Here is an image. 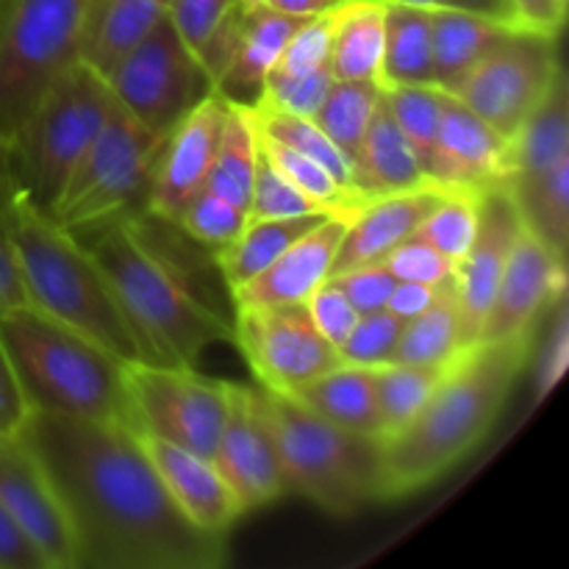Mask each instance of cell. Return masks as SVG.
Wrapping results in <instances>:
<instances>
[{"mask_svg": "<svg viewBox=\"0 0 569 569\" xmlns=\"http://www.w3.org/2000/svg\"><path fill=\"white\" fill-rule=\"evenodd\" d=\"M259 139V137H256ZM306 214H333L322 209L320 203L300 192L281 170L272 167V161L261 153L256 159L253 189H250L248 220H276V217H306Z\"/></svg>", "mask_w": 569, "mask_h": 569, "instance_id": "41", "label": "cell"}, {"mask_svg": "<svg viewBox=\"0 0 569 569\" xmlns=\"http://www.w3.org/2000/svg\"><path fill=\"white\" fill-rule=\"evenodd\" d=\"M331 281L345 292V298L353 303L359 315H370V311L387 309V300L392 295L398 278L387 270L383 261H372V264L350 267V270L333 272Z\"/></svg>", "mask_w": 569, "mask_h": 569, "instance_id": "47", "label": "cell"}, {"mask_svg": "<svg viewBox=\"0 0 569 569\" xmlns=\"http://www.w3.org/2000/svg\"><path fill=\"white\" fill-rule=\"evenodd\" d=\"M520 231L522 217L517 211L515 198H511L509 183L506 187L483 189L476 239H472L470 250L459 261L453 276L456 298H459L467 328H470L476 342Z\"/></svg>", "mask_w": 569, "mask_h": 569, "instance_id": "18", "label": "cell"}, {"mask_svg": "<svg viewBox=\"0 0 569 569\" xmlns=\"http://www.w3.org/2000/svg\"><path fill=\"white\" fill-rule=\"evenodd\" d=\"M353 161L356 183H359V192L365 198H378V194L403 192V189L433 183L428 172L422 170L420 159L415 156L409 139L403 137L383 98L378 103L376 114H372L370 128H367Z\"/></svg>", "mask_w": 569, "mask_h": 569, "instance_id": "24", "label": "cell"}, {"mask_svg": "<svg viewBox=\"0 0 569 569\" xmlns=\"http://www.w3.org/2000/svg\"><path fill=\"white\" fill-rule=\"evenodd\" d=\"M439 6L470 11V14H481V17H489V20H498V22H506V26L517 28L511 0H442Z\"/></svg>", "mask_w": 569, "mask_h": 569, "instance_id": "55", "label": "cell"}, {"mask_svg": "<svg viewBox=\"0 0 569 569\" xmlns=\"http://www.w3.org/2000/svg\"><path fill=\"white\" fill-rule=\"evenodd\" d=\"M383 0L333 3L331 70L337 81H370L383 87Z\"/></svg>", "mask_w": 569, "mask_h": 569, "instance_id": "26", "label": "cell"}, {"mask_svg": "<svg viewBox=\"0 0 569 569\" xmlns=\"http://www.w3.org/2000/svg\"><path fill=\"white\" fill-rule=\"evenodd\" d=\"M333 70L331 67H320V70L300 72V76H283V72H267L264 83H261V94L256 100L276 109L292 111V114L315 117L317 109L322 106L326 94L333 87Z\"/></svg>", "mask_w": 569, "mask_h": 569, "instance_id": "44", "label": "cell"}, {"mask_svg": "<svg viewBox=\"0 0 569 569\" xmlns=\"http://www.w3.org/2000/svg\"><path fill=\"white\" fill-rule=\"evenodd\" d=\"M383 98L381 83L370 81H333L331 92L326 94L322 106L311 120L333 139L339 150L356 159L370 128L372 114ZM356 164V161H353Z\"/></svg>", "mask_w": 569, "mask_h": 569, "instance_id": "36", "label": "cell"}, {"mask_svg": "<svg viewBox=\"0 0 569 569\" xmlns=\"http://www.w3.org/2000/svg\"><path fill=\"white\" fill-rule=\"evenodd\" d=\"M470 345H476V339L467 328L465 311H461L456 289L450 283V289L437 303L428 306L422 315L406 320L392 361H403V365H450Z\"/></svg>", "mask_w": 569, "mask_h": 569, "instance_id": "31", "label": "cell"}, {"mask_svg": "<svg viewBox=\"0 0 569 569\" xmlns=\"http://www.w3.org/2000/svg\"><path fill=\"white\" fill-rule=\"evenodd\" d=\"M328 214H306V217H276V220H248L239 237L228 242L226 248L214 250L217 267L226 278L228 289L250 281L261 270L272 264L289 244L298 242L303 233Z\"/></svg>", "mask_w": 569, "mask_h": 569, "instance_id": "30", "label": "cell"}, {"mask_svg": "<svg viewBox=\"0 0 569 569\" xmlns=\"http://www.w3.org/2000/svg\"><path fill=\"white\" fill-rule=\"evenodd\" d=\"M453 283V281H450ZM450 283H420V281H398L395 283L392 295L387 300V309L392 315L411 320V317L422 315L428 306L437 303L445 292L450 289Z\"/></svg>", "mask_w": 569, "mask_h": 569, "instance_id": "53", "label": "cell"}, {"mask_svg": "<svg viewBox=\"0 0 569 569\" xmlns=\"http://www.w3.org/2000/svg\"><path fill=\"white\" fill-rule=\"evenodd\" d=\"M267 0H237V6L242 11H250V9H259V6H264Z\"/></svg>", "mask_w": 569, "mask_h": 569, "instance_id": "58", "label": "cell"}, {"mask_svg": "<svg viewBox=\"0 0 569 569\" xmlns=\"http://www.w3.org/2000/svg\"><path fill=\"white\" fill-rule=\"evenodd\" d=\"M515 26L470 14V11L433 6L431 9V50L433 87L453 92L478 64L487 59Z\"/></svg>", "mask_w": 569, "mask_h": 569, "instance_id": "23", "label": "cell"}, {"mask_svg": "<svg viewBox=\"0 0 569 569\" xmlns=\"http://www.w3.org/2000/svg\"><path fill=\"white\" fill-rule=\"evenodd\" d=\"M133 428L214 459L228 411V381L200 376L194 367L122 361Z\"/></svg>", "mask_w": 569, "mask_h": 569, "instance_id": "10", "label": "cell"}, {"mask_svg": "<svg viewBox=\"0 0 569 569\" xmlns=\"http://www.w3.org/2000/svg\"><path fill=\"white\" fill-rule=\"evenodd\" d=\"M256 137H259L261 153L272 161V167L281 170L300 192L309 194V198L315 200V203H320L322 209L333 211V214H356V211L367 203L365 198H359V194L350 192L348 187H342V183H339L326 167L317 164L315 159H309V156L298 153V150L287 148V144L276 142V139L264 137V133L259 131H256Z\"/></svg>", "mask_w": 569, "mask_h": 569, "instance_id": "38", "label": "cell"}, {"mask_svg": "<svg viewBox=\"0 0 569 569\" xmlns=\"http://www.w3.org/2000/svg\"><path fill=\"white\" fill-rule=\"evenodd\" d=\"M450 94L433 83H403V87H383V100L392 111L395 122L403 137L409 139L411 150L420 159L422 170L431 167L433 148H437L439 126H442L445 106ZM431 178V176H428Z\"/></svg>", "mask_w": 569, "mask_h": 569, "instance_id": "37", "label": "cell"}, {"mask_svg": "<svg viewBox=\"0 0 569 569\" xmlns=\"http://www.w3.org/2000/svg\"><path fill=\"white\" fill-rule=\"evenodd\" d=\"M331 42H333V6L331 9L311 14L295 28L289 42L283 44L281 56L270 72L283 76H300V72L331 67Z\"/></svg>", "mask_w": 569, "mask_h": 569, "instance_id": "43", "label": "cell"}, {"mask_svg": "<svg viewBox=\"0 0 569 569\" xmlns=\"http://www.w3.org/2000/svg\"><path fill=\"white\" fill-rule=\"evenodd\" d=\"M256 159H259V139H256L253 120L248 117L244 106L228 103L220 144H217L214 161H211L209 178H206V189L248 209Z\"/></svg>", "mask_w": 569, "mask_h": 569, "instance_id": "34", "label": "cell"}, {"mask_svg": "<svg viewBox=\"0 0 569 569\" xmlns=\"http://www.w3.org/2000/svg\"><path fill=\"white\" fill-rule=\"evenodd\" d=\"M537 331L476 342L453 359L420 411L378 442L381 503L442 481L498 422L517 378L533 356Z\"/></svg>", "mask_w": 569, "mask_h": 569, "instance_id": "2", "label": "cell"}, {"mask_svg": "<svg viewBox=\"0 0 569 569\" xmlns=\"http://www.w3.org/2000/svg\"><path fill=\"white\" fill-rule=\"evenodd\" d=\"M398 3H409V6H426V9H433V6H439L442 0H398Z\"/></svg>", "mask_w": 569, "mask_h": 569, "instance_id": "59", "label": "cell"}, {"mask_svg": "<svg viewBox=\"0 0 569 569\" xmlns=\"http://www.w3.org/2000/svg\"><path fill=\"white\" fill-rule=\"evenodd\" d=\"M26 306L31 303H28L20 264H17L9 237H6L3 226H0V317L14 309H26Z\"/></svg>", "mask_w": 569, "mask_h": 569, "instance_id": "54", "label": "cell"}, {"mask_svg": "<svg viewBox=\"0 0 569 569\" xmlns=\"http://www.w3.org/2000/svg\"><path fill=\"white\" fill-rule=\"evenodd\" d=\"M353 214H328L309 233L289 244L267 270L231 289L233 306L306 303L331 278L339 244Z\"/></svg>", "mask_w": 569, "mask_h": 569, "instance_id": "20", "label": "cell"}, {"mask_svg": "<svg viewBox=\"0 0 569 569\" xmlns=\"http://www.w3.org/2000/svg\"><path fill=\"white\" fill-rule=\"evenodd\" d=\"M228 100L211 92L170 128L153 181H150L148 198H144L148 214L164 222H176L178 211L189 203V198L206 187L217 144H220Z\"/></svg>", "mask_w": 569, "mask_h": 569, "instance_id": "16", "label": "cell"}, {"mask_svg": "<svg viewBox=\"0 0 569 569\" xmlns=\"http://www.w3.org/2000/svg\"><path fill=\"white\" fill-rule=\"evenodd\" d=\"M567 295V259L522 226L509 256L492 306L478 331V342L522 337L537 331L550 306Z\"/></svg>", "mask_w": 569, "mask_h": 569, "instance_id": "14", "label": "cell"}, {"mask_svg": "<svg viewBox=\"0 0 569 569\" xmlns=\"http://www.w3.org/2000/svg\"><path fill=\"white\" fill-rule=\"evenodd\" d=\"M0 569H48L42 553L33 548L22 528L0 506Z\"/></svg>", "mask_w": 569, "mask_h": 569, "instance_id": "51", "label": "cell"}, {"mask_svg": "<svg viewBox=\"0 0 569 569\" xmlns=\"http://www.w3.org/2000/svg\"><path fill=\"white\" fill-rule=\"evenodd\" d=\"M0 506L42 553L48 569H76V545L59 495L20 433L0 437Z\"/></svg>", "mask_w": 569, "mask_h": 569, "instance_id": "15", "label": "cell"}, {"mask_svg": "<svg viewBox=\"0 0 569 569\" xmlns=\"http://www.w3.org/2000/svg\"><path fill=\"white\" fill-rule=\"evenodd\" d=\"M217 470L237 495L244 515L287 498L281 461L259 409L256 387L228 383V411L222 422L214 459Z\"/></svg>", "mask_w": 569, "mask_h": 569, "instance_id": "13", "label": "cell"}, {"mask_svg": "<svg viewBox=\"0 0 569 569\" xmlns=\"http://www.w3.org/2000/svg\"><path fill=\"white\" fill-rule=\"evenodd\" d=\"M511 9H515L517 28L559 37L565 26L567 0H511Z\"/></svg>", "mask_w": 569, "mask_h": 569, "instance_id": "52", "label": "cell"}, {"mask_svg": "<svg viewBox=\"0 0 569 569\" xmlns=\"http://www.w3.org/2000/svg\"><path fill=\"white\" fill-rule=\"evenodd\" d=\"M248 222V209L211 189H200L189 198V203L178 211L176 226H181L194 242L206 244L211 250L226 248L228 242L239 237V231Z\"/></svg>", "mask_w": 569, "mask_h": 569, "instance_id": "40", "label": "cell"}, {"mask_svg": "<svg viewBox=\"0 0 569 569\" xmlns=\"http://www.w3.org/2000/svg\"><path fill=\"white\" fill-rule=\"evenodd\" d=\"M31 411L33 409L28 403L26 392H22L20 378H17L9 353H6L3 342H0V437L20 433Z\"/></svg>", "mask_w": 569, "mask_h": 569, "instance_id": "50", "label": "cell"}, {"mask_svg": "<svg viewBox=\"0 0 569 569\" xmlns=\"http://www.w3.org/2000/svg\"><path fill=\"white\" fill-rule=\"evenodd\" d=\"M233 342L267 392L295 395L342 365L339 350L315 328L306 303L237 306Z\"/></svg>", "mask_w": 569, "mask_h": 569, "instance_id": "11", "label": "cell"}, {"mask_svg": "<svg viewBox=\"0 0 569 569\" xmlns=\"http://www.w3.org/2000/svg\"><path fill=\"white\" fill-rule=\"evenodd\" d=\"M553 320H550V331L545 345L539 348L537 356V403L548 398L561 381L569 361V311H567V295L556 300Z\"/></svg>", "mask_w": 569, "mask_h": 569, "instance_id": "49", "label": "cell"}, {"mask_svg": "<svg viewBox=\"0 0 569 569\" xmlns=\"http://www.w3.org/2000/svg\"><path fill=\"white\" fill-rule=\"evenodd\" d=\"M337 0H267L264 6L270 9L283 11V14H295V17H311V14H320V11L331 9Z\"/></svg>", "mask_w": 569, "mask_h": 569, "instance_id": "56", "label": "cell"}, {"mask_svg": "<svg viewBox=\"0 0 569 569\" xmlns=\"http://www.w3.org/2000/svg\"><path fill=\"white\" fill-rule=\"evenodd\" d=\"M256 398L276 442L289 495H300L331 517H353L381 503L378 439L322 420L292 395L256 387Z\"/></svg>", "mask_w": 569, "mask_h": 569, "instance_id": "6", "label": "cell"}, {"mask_svg": "<svg viewBox=\"0 0 569 569\" xmlns=\"http://www.w3.org/2000/svg\"><path fill=\"white\" fill-rule=\"evenodd\" d=\"M170 9V0H89L78 59L106 76Z\"/></svg>", "mask_w": 569, "mask_h": 569, "instance_id": "27", "label": "cell"}, {"mask_svg": "<svg viewBox=\"0 0 569 569\" xmlns=\"http://www.w3.org/2000/svg\"><path fill=\"white\" fill-rule=\"evenodd\" d=\"M511 170H515L511 137L500 133L450 94L428 167L431 181L445 189L483 192V189L506 187L511 181Z\"/></svg>", "mask_w": 569, "mask_h": 569, "instance_id": "17", "label": "cell"}, {"mask_svg": "<svg viewBox=\"0 0 569 569\" xmlns=\"http://www.w3.org/2000/svg\"><path fill=\"white\" fill-rule=\"evenodd\" d=\"M306 17L283 14V11L270 9V6L242 11L237 39H233V48L228 53L220 78L214 81V92L222 94L228 103H256L267 72L272 70L283 44L289 42L295 28Z\"/></svg>", "mask_w": 569, "mask_h": 569, "instance_id": "22", "label": "cell"}, {"mask_svg": "<svg viewBox=\"0 0 569 569\" xmlns=\"http://www.w3.org/2000/svg\"><path fill=\"white\" fill-rule=\"evenodd\" d=\"M306 309H309V317L317 331L337 350L342 348V342L353 331L356 320H359V311L353 309V303L345 298V292L331 278L311 292V298L306 300Z\"/></svg>", "mask_w": 569, "mask_h": 569, "instance_id": "48", "label": "cell"}, {"mask_svg": "<svg viewBox=\"0 0 569 569\" xmlns=\"http://www.w3.org/2000/svg\"><path fill=\"white\" fill-rule=\"evenodd\" d=\"M0 342L33 411L133 426L122 361L33 306L0 317Z\"/></svg>", "mask_w": 569, "mask_h": 569, "instance_id": "5", "label": "cell"}, {"mask_svg": "<svg viewBox=\"0 0 569 569\" xmlns=\"http://www.w3.org/2000/svg\"><path fill=\"white\" fill-rule=\"evenodd\" d=\"M137 433L144 453L159 472L161 483L176 500L178 509L183 511V517L200 531L228 539V533L237 526L239 517H244V511L214 461L192 453L181 445L167 442V439L150 437L142 431Z\"/></svg>", "mask_w": 569, "mask_h": 569, "instance_id": "19", "label": "cell"}, {"mask_svg": "<svg viewBox=\"0 0 569 569\" xmlns=\"http://www.w3.org/2000/svg\"><path fill=\"white\" fill-rule=\"evenodd\" d=\"M448 189L439 187V183H428V187L378 194V198L367 200L350 217L348 231H345L342 244H339L337 261H333V272L387 259L389 250L415 237L420 222L426 220L428 211L437 206V200Z\"/></svg>", "mask_w": 569, "mask_h": 569, "instance_id": "21", "label": "cell"}, {"mask_svg": "<svg viewBox=\"0 0 569 569\" xmlns=\"http://www.w3.org/2000/svg\"><path fill=\"white\" fill-rule=\"evenodd\" d=\"M526 231L567 259L569 242V159L531 181L509 183Z\"/></svg>", "mask_w": 569, "mask_h": 569, "instance_id": "33", "label": "cell"}, {"mask_svg": "<svg viewBox=\"0 0 569 569\" xmlns=\"http://www.w3.org/2000/svg\"><path fill=\"white\" fill-rule=\"evenodd\" d=\"M109 92L148 131L167 137L170 128L214 92L209 70L172 26L161 17L106 72Z\"/></svg>", "mask_w": 569, "mask_h": 569, "instance_id": "9", "label": "cell"}, {"mask_svg": "<svg viewBox=\"0 0 569 569\" xmlns=\"http://www.w3.org/2000/svg\"><path fill=\"white\" fill-rule=\"evenodd\" d=\"M383 264H387V270L398 281L420 283H450L456 276V267H459L448 256H442L437 248H431V244L417 237H409L398 248L389 250Z\"/></svg>", "mask_w": 569, "mask_h": 569, "instance_id": "45", "label": "cell"}, {"mask_svg": "<svg viewBox=\"0 0 569 569\" xmlns=\"http://www.w3.org/2000/svg\"><path fill=\"white\" fill-rule=\"evenodd\" d=\"M383 87L433 83L431 9L383 0Z\"/></svg>", "mask_w": 569, "mask_h": 569, "instance_id": "29", "label": "cell"}, {"mask_svg": "<svg viewBox=\"0 0 569 569\" xmlns=\"http://www.w3.org/2000/svg\"><path fill=\"white\" fill-rule=\"evenodd\" d=\"M67 231L103 272L142 345L144 361L198 367L211 345L233 342V322L194 295L176 261L144 237L137 211L100 217Z\"/></svg>", "mask_w": 569, "mask_h": 569, "instance_id": "3", "label": "cell"}, {"mask_svg": "<svg viewBox=\"0 0 569 569\" xmlns=\"http://www.w3.org/2000/svg\"><path fill=\"white\" fill-rule=\"evenodd\" d=\"M403 326V317L392 315L389 309L359 315L353 331L348 333V339L339 348V356H342V361L361 367L387 365V361H392Z\"/></svg>", "mask_w": 569, "mask_h": 569, "instance_id": "42", "label": "cell"}, {"mask_svg": "<svg viewBox=\"0 0 569 569\" xmlns=\"http://www.w3.org/2000/svg\"><path fill=\"white\" fill-rule=\"evenodd\" d=\"M309 406L315 415L359 437L381 439V411L376 398V372L372 367L342 361L333 370L322 372L311 383L292 395Z\"/></svg>", "mask_w": 569, "mask_h": 569, "instance_id": "25", "label": "cell"}, {"mask_svg": "<svg viewBox=\"0 0 569 569\" xmlns=\"http://www.w3.org/2000/svg\"><path fill=\"white\" fill-rule=\"evenodd\" d=\"M559 37L511 28L509 37L453 89V98L481 120L515 137L559 72Z\"/></svg>", "mask_w": 569, "mask_h": 569, "instance_id": "12", "label": "cell"}, {"mask_svg": "<svg viewBox=\"0 0 569 569\" xmlns=\"http://www.w3.org/2000/svg\"><path fill=\"white\" fill-rule=\"evenodd\" d=\"M478 209H481V192L448 189L437 200V206L428 211L426 220L420 222L415 237L459 264L467 256V250H470L472 239H476Z\"/></svg>", "mask_w": 569, "mask_h": 569, "instance_id": "39", "label": "cell"}, {"mask_svg": "<svg viewBox=\"0 0 569 569\" xmlns=\"http://www.w3.org/2000/svg\"><path fill=\"white\" fill-rule=\"evenodd\" d=\"M244 109H248V117L253 120L256 131L264 133V137H270V139H276V142L287 144V148L298 150V153L309 156V159H315L317 164L326 167V170L331 172L339 183H342V187H348L350 192H356L359 198H365V194L359 192V183H356L353 159H350L345 150H339L337 144H333V139L328 137V133L322 131V128L317 126L311 117L292 114V111L276 109V106H267V103H261V100L244 106ZM365 200H370V198H365Z\"/></svg>", "mask_w": 569, "mask_h": 569, "instance_id": "32", "label": "cell"}, {"mask_svg": "<svg viewBox=\"0 0 569 569\" xmlns=\"http://www.w3.org/2000/svg\"><path fill=\"white\" fill-rule=\"evenodd\" d=\"M0 226L33 309L76 328L120 361H144L142 345L98 264L64 226L37 209L14 183L0 209Z\"/></svg>", "mask_w": 569, "mask_h": 569, "instance_id": "4", "label": "cell"}, {"mask_svg": "<svg viewBox=\"0 0 569 569\" xmlns=\"http://www.w3.org/2000/svg\"><path fill=\"white\" fill-rule=\"evenodd\" d=\"M237 9V0H170V14L172 26L181 33L183 42L198 53L206 50L217 28L228 20V14Z\"/></svg>", "mask_w": 569, "mask_h": 569, "instance_id": "46", "label": "cell"}, {"mask_svg": "<svg viewBox=\"0 0 569 569\" xmlns=\"http://www.w3.org/2000/svg\"><path fill=\"white\" fill-rule=\"evenodd\" d=\"M511 150H515V170H511L509 183L531 181L559 161L569 159V94L565 64L559 67L548 92L533 106L520 131L511 137Z\"/></svg>", "mask_w": 569, "mask_h": 569, "instance_id": "28", "label": "cell"}, {"mask_svg": "<svg viewBox=\"0 0 569 569\" xmlns=\"http://www.w3.org/2000/svg\"><path fill=\"white\" fill-rule=\"evenodd\" d=\"M450 365H403V361H387V365L372 367V372H376L378 411H381L383 428L381 439L395 433L398 428H403L426 406V400L431 398L439 378L445 376V370Z\"/></svg>", "mask_w": 569, "mask_h": 569, "instance_id": "35", "label": "cell"}, {"mask_svg": "<svg viewBox=\"0 0 569 569\" xmlns=\"http://www.w3.org/2000/svg\"><path fill=\"white\" fill-rule=\"evenodd\" d=\"M89 0H0V142L11 148L50 83L78 61Z\"/></svg>", "mask_w": 569, "mask_h": 569, "instance_id": "8", "label": "cell"}, {"mask_svg": "<svg viewBox=\"0 0 569 569\" xmlns=\"http://www.w3.org/2000/svg\"><path fill=\"white\" fill-rule=\"evenodd\" d=\"M11 192V170H9V148L0 142V209Z\"/></svg>", "mask_w": 569, "mask_h": 569, "instance_id": "57", "label": "cell"}, {"mask_svg": "<svg viewBox=\"0 0 569 569\" xmlns=\"http://www.w3.org/2000/svg\"><path fill=\"white\" fill-rule=\"evenodd\" d=\"M20 439L70 522L76 569H217L228 539L183 517L126 422L31 411Z\"/></svg>", "mask_w": 569, "mask_h": 569, "instance_id": "1", "label": "cell"}, {"mask_svg": "<svg viewBox=\"0 0 569 569\" xmlns=\"http://www.w3.org/2000/svg\"><path fill=\"white\" fill-rule=\"evenodd\" d=\"M109 109L106 78L87 61H72L50 83L11 142L9 170L14 189L50 214Z\"/></svg>", "mask_w": 569, "mask_h": 569, "instance_id": "7", "label": "cell"}]
</instances>
